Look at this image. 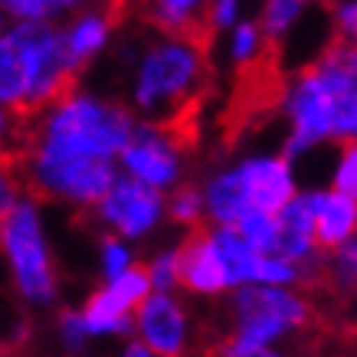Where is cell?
<instances>
[{"mask_svg": "<svg viewBox=\"0 0 357 357\" xmlns=\"http://www.w3.org/2000/svg\"><path fill=\"white\" fill-rule=\"evenodd\" d=\"M135 135L128 109L115 102H92V98H73L43 125L36 154H56V158H96L109 161L115 151H125V144ZM26 158V161H30Z\"/></svg>", "mask_w": 357, "mask_h": 357, "instance_id": "6da1fadb", "label": "cell"}, {"mask_svg": "<svg viewBox=\"0 0 357 357\" xmlns=\"http://www.w3.org/2000/svg\"><path fill=\"white\" fill-rule=\"evenodd\" d=\"M285 76H282V56L279 40L266 36L259 53L236 63V82H233V96H229L223 119H220V138L223 148H233L246 131H256L272 112L285 102Z\"/></svg>", "mask_w": 357, "mask_h": 357, "instance_id": "7a4b0ae2", "label": "cell"}, {"mask_svg": "<svg viewBox=\"0 0 357 357\" xmlns=\"http://www.w3.org/2000/svg\"><path fill=\"white\" fill-rule=\"evenodd\" d=\"M23 184L36 197H73V200H105L115 187V174L109 161L96 158H56L36 154L23 161Z\"/></svg>", "mask_w": 357, "mask_h": 357, "instance_id": "3957f363", "label": "cell"}, {"mask_svg": "<svg viewBox=\"0 0 357 357\" xmlns=\"http://www.w3.org/2000/svg\"><path fill=\"white\" fill-rule=\"evenodd\" d=\"M0 246L7 249L13 262L20 292L33 302H43L53 295V266L46 256L40 220L30 204H20L10 217L0 223Z\"/></svg>", "mask_w": 357, "mask_h": 357, "instance_id": "277c9868", "label": "cell"}, {"mask_svg": "<svg viewBox=\"0 0 357 357\" xmlns=\"http://www.w3.org/2000/svg\"><path fill=\"white\" fill-rule=\"evenodd\" d=\"M148 292H151V272L131 266L105 292H96L89 298L86 312H82L86 331H125L131 325L128 314L148 302Z\"/></svg>", "mask_w": 357, "mask_h": 357, "instance_id": "5b68a950", "label": "cell"}, {"mask_svg": "<svg viewBox=\"0 0 357 357\" xmlns=\"http://www.w3.org/2000/svg\"><path fill=\"white\" fill-rule=\"evenodd\" d=\"M292 121L295 131L289 138V154H298L302 148H312L314 141L335 135V109L331 96L321 86V79L312 66L298 73V82L292 89Z\"/></svg>", "mask_w": 357, "mask_h": 357, "instance_id": "8992f818", "label": "cell"}, {"mask_svg": "<svg viewBox=\"0 0 357 357\" xmlns=\"http://www.w3.org/2000/svg\"><path fill=\"white\" fill-rule=\"evenodd\" d=\"M174 256H177V282L187 285L190 292L213 295L229 285L223 262L217 256V246H213V233L200 227V223H197L194 233L184 239V246L177 249Z\"/></svg>", "mask_w": 357, "mask_h": 357, "instance_id": "52a82bcc", "label": "cell"}, {"mask_svg": "<svg viewBox=\"0 0 357 357\" xmlns=\"http://www.w3.org/2000/svg\"><path fill=\"white\" fill-rule=\"evenodd\" d=\"M239 174V184L246 190L249 206H256L262 213H282L285 206L295 200V187H292V174L285 158H266V161H249Z\"/></svg>", "mask_w": 357, "mask_h": 357, "instance_id": "ba28073f", "label": "cell"}, {"mask_svg": "<svg viewBox=\"0 0 357 357\" xmlns=\"http://www.w3.org/2000/svg\"><path fill=\"white\" fill-rule=\"evenodd\" d=\"M158 210H161V194L141 181H115L109 197L102 200L105 220H112L125 236H141L158 220Z\"/></svg>", "mask_w": 357, "mask_h": 357, "instance_id": "9c48e42d", "label": "cell"}, {"mask_svg": "<svg viewBox=\"0 0 357 357\" xmlns=\"http://www.w3.org/2000/svg\"><path fill=\"white\" fill-rule=\"evenodd\" d=\"M138 328L148 351L158 357H184V312L177 308L167 292L151 295L148 302L141 305Z\"/></svg>", "mask_w": 357, "mask_h": 357, "instance_id": "30bf717a", "label": "cell"}, {"mask_svg": "<svg viewBox=\"0 0 357 357\" xmlns=\"http://www.w3.org/2000/svg\"><path fill=\"white\" fill-rule=\"evenodd\" d=\"M121 161L135 174V181H141V184L151 187V190L171 184L174 174H177L174 151L167 148V141L151 128H141L131 135V141L125 144V151H121Z\"/></svg>", "mask_w": 357, "mask_h": 357, "instance_id": "8fae6325", "label": "cell"}, {"mask_svg": "<svg viewBox=\"0 0 357 357\" xmlns=\"http://www.w3.org/2000/svg\"><path fill=\"white\" fill-rule=\"evenodd\" d=\"M239 318H275L285 328H308L314 325L312 305L302 295H289L282 289H246L236 298Z\"/></svg>", "mask_w": 357, "mask_h": 357, "instance_id": "7c38bea8", "label": "cell"}, {"mask_svg": "<svg viewBox=\"0 0 357 357\" xmlns=\"http://www.w3.org/2000/svg\"><path fill=\"white\" fill-rule=\"evenodd\" d=\"M33 92V56L23 30H13L0 40V102L10 109H20Z\"/></svg>", "mask_w": 357, "mask_h": 357, "instance_id": "4fadbf2b", "label": "cell"}, {"mask_svg": "<svg viewBox=\"0 0 357 357\" xmlns=\"http://www.w3.org/2000/svg\"><path fill=\"white\" fill-rule=\"evenodd\" d=\"M314 249V194L295 197L292 204L279 213V249L275 259L302 262Z\"/></svg>", "mask_w": 357, "mask_h": 357, "instance_id": "5bb4252c", "label": "cell"}, {"mask_svg": "<svg viewBox=\"0 0 357 357\" xmlns=\"http://www.w3.org/2000/svg\"><path fill=\"white\" fill-rule=\"evenodd\" d=\"M357 229V204L341 194H314V243L341 249Z\"/></svg>", "mask_w": 357, "mask_h": 357, "instance_id": "9a60e30c", "label": "cell"}, {"mask_svg": "<svg viewBox=\"0 0 357 357\" xmlns=\"http://www.w3.org/2000/svg\"><path fill=\"white\" fill-rule=\"evenodd\" d=\"M125 13H131V7H125V3H112V7H105V10L82 17V20L69 30V36H66V46H69L73 59H76L79 66H86L89 59L102 50L109 30L125 17Z\"/></svg>", "mask_w": 357, "mask_h": 357, "instance_id": "2e32d148", "label": "cell"}, {"mask_svg": "<svg viewBox=\"0 0 357 357\" xmlns=\"http://www.w3.org/2000/svg\"><path fill=\"white\" fill-rule=\"evenodd\" d=\"M213 246H217V256H220V262H223V272H227L229 285H239V282H246V279H256L259 252L249 246L236 229H229V227L217 229V233H213Z\"/></svg>", "mask_w": 357, "mask_h": 357, "instance_id": "e0dca14e", "label": "cell"}, {"mask_svg": "<svg viewBox=\"0 0 357 357\" xmlns=\"http://www.w3.org/2000/svg\"><path fill=\"white\" fill-rule=\"evenodd\" d=\"M206 204H210V213L223 223V227H236L243 213L249 210V200H246V190L239 184V174H223L217 177L210 190H206Z\"/></svg>", "mask_w": 357, "mask_h": 357, "instance_id": "ac0fdd59", "label": "cell"}, {"mask_svg": "<svg viewBox=\"0 0 357 357\" xmlns=\"http://www.w3.org/2000/svg\"><path fill=\"white\" fill-rule=\"evenodd\" d=\"M233 229H236L239 236L246 239L259 256L279 249V217H269V213H262L256 206H249L246 213H243V220H239Z\"/></svg>", "mask_w": 357, "mask_h": 357, "instance_id": "d6986e66", "label": "cell"}, {"mask_svg": "<svg viewBox=\"0 0 357 357\" xmlns=\"http://www.w3.org/2000/svg\"><path fill=\"white\" fill-rule=\"evenodd\" d=\"M20 190H26V184H23V158L17 151H10L0 161V223L20 206L17 204Z\"/></svg>", "mask_w": 357, "mask_h": 357, "instance_id": "ffe728a7", "label": "cell"}, {"mask_svg": "<svg viewBox=\"0 0 357 357\" xmlns=\"http://www.w3.org/2000/svg\"><path fill=\"white\" fill-rule=\"evenodd\" d=\"M335 194L357 204V141H347L344 154H341V164L335 174Z\"/></svg>", "mask_w": 357, "mask_h": 357, "instance_id": "44dd1931", "label": "cell"}, {"mask_svg": "<svg viewBox=\"0 0 357 357\" xmlns=\"http://www.w3.org/2000/svg\"><path fill=\"white\" fill-rule=\"evenodd\" d=\"M298 13H302V3H269V7L262 10L259 26H262V33H266V36L279 40L282 33H285V26H289Z\"/></svg>", "mask_w": 357, "mask_h": 357, "instance_id": "7402d4cb", "label": "cell"}, {"mask_svg": "<svg viewBox=\"0 0 357 357\" xmlns=\"http://www.w3.org/2000/svg\"><path fill=\"white\" fill-rule=\"evenodd\" d=\"M256 279L269 282V285H282V282L298 279V269L292 262L275 259V256H259V266H256Z\"/></svg>", "mask_w": 357, "mask_h": 357, "instance_id": "603a6c76", "label": "cell"}, {"mask_svg": "<svg viewBox=\"0 0 357 357\" xmlns=\"http://www.w3.org/2000/svg\"><path fill=\"white\" fill-rule=\"evenodd\" d=\"M171 217L181 220V223H197V220H200V197H197V190L184 187V190H177V194H174Z\"/></svg>", "mask_w": 357, "mask_h": 357, "instance_id": "cb8c5ba5", "label": "cell"}, {"mask_svg": "<svg viewBox=\"0 0 357 357\" xmlns=\"http://www.w3.org/2000/svg\"><path fill=\"white\" fill-rule=\"evenodd\" d=\"M151 282L161 289V292L171 289L174 282H177V256H174V252L171 256H161V259L151 266Z\"/></svg>", "mask_w": 357, "mask_h": 357, "instance_id": "d4e9b609", "label": "cell"}, {"mask_svg": "<svg viewBox=\"0 0 357 357\" xmlns=\"http://www.w3.org/2000/svg\"><path fill=\"white\" fill-rule=\"evenodd\" d=\"M335 17H337V36L347 40V43H357V3L335 7Z\"/></svg>", "mask_w": 357, "mask_h": 357, "instance_id": "484cf974", "label": "cell"}, {"mask_svg": "<svg viewBox=\"0 0 357 357\" xmlns=\"http://www.w3.org/2000/svg\"><path fill=\"white\" fill-rule=\"evenodd\" d=\"M128 262H131L128 252H125V249H121L115 239H109V243H105V272L112 275V282L128 272Z\"/></svg>", "mask_w": 357, "mask_h": 357, "instance_id": "4316f807", "label": "cell"}, {"mask_svg": "<svg viewBox=\"0 0 357 357\" xmlns=\"http://www.w3.org/2000/svg\"><path fill=\"white\" fill-rule=\"evenodd\" d=\"M7 10L20 13V17H46V13L59 10L56 3H7Z\"/></svg>", "mask_w": 357, "mask_h": 357, "instance_id": "83f0119b", "label": "cell"}, {"mask_svg": "<svg viewBox=\"0 0 357 357\" xmlns=\"http://www.w3.org/2000/svg\"><path fill=\"white\" fill-rule=\"evenodd\" d=\"M213 17H217V26H227L236 17V3H213Z\"/></svg>", "mask_w": 357, "mask_h": 357, "instance_id": "f1b7e54d", "label": "cell"}, {"mask_svg": "<svg viewBox=\"0 0 357 357\" xmlns=\"http://www.w3.org/2000/svg\"><path fill=\"white\" fill-rule=\"evenodd\" d=\"M125 357H154V354H151V351H148V347L131 344V347H128V354H125Z\"/></svg>", "mask_w": 357, "mask_h": 357, "instance_id": "f546056e", "label": "cell"}, {"mask_svg": "<svg viewBox=\"0 0 357 357\" xmlns=\"http://www.w3.org/2000/svg\"><path fill=\"white\" fill-rule=\"evenodd\" d=\"M246 357H282V354H275V351H266V347H262V351H252V354H246Z\"/></svg>", "mask_w": 357, "mask_h": 357, "instance_id": "4dcf8cb0", "label": "cell"}, {"mask_svg": "<svg viewBox=\"0 0 357 357\" xmlns=\"http://www.w3.org/2000/svg\"><path fill=\"white\" fill-rule=\"evenodd\" d=\"M0 131H3V112H0Z\"/></svg>", "mask_w": 357, "mask_h": 357, "instance_id": "1f68e13d", "label": "cell"}, {"mask_svg": "<svg viewBox=\"0 0 357 357\" xmlns=\"http://www.w3.org/2000/svg\"><path fill=\"white\" fill-rule=\"evenodd\" d=\"M354 141H357V131H354Z\"/></svg>", "mask_w": 357, "mask_h": 357, "instance_id": "d6a6232c", "label": "cell"}]
</instances>
